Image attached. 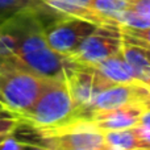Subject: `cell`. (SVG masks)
I'll return each instance as SVG.
<instances>
[{"label":"cell","instance_id":"1","mask_svg":"<svg viewBox=\"0 0 150 150\" xmlns=\"http://www.w3.org/2000/svg\"><path fill=\"white\" fill-rule=\"evenodd\" d=\"M55 17L24 12L1 24L0 29L12 40L15 58L24 69L47 79H65L66 57L52 50L44 32L45 24Z\"/></svg>","mask_w":150,"mask_h":150},{"label":"cell","instance_id":"2","mask_svg":"<svg viewBox=\"0 0 150 150\" xmlns=\"http://www.w3.org/2000/svg\"><path fill=\"white\" fill-rule=\"evenodd\" d=\"M20 121L34 129H57L79 121L65 79H50L36 103L20 116Z\"/></svg>","mask_w":150,"mask_h":150},{"label":"cell","instance_id":"3","mask_svg":"<svg viewBox=\"0 0 150 150\" xmlns=\"http://www.w3.org/2000/svg\"><path fill=\"white\" fill-rule=\"evenodd\" d=\"M49 82L47 78L18 66L0 69V101L21 116L32 108Z\"/></svg>","mask_w":150,"mask_h":150},{"label":"cell","instance_id":"4","mask_svg":"<svg viewBox=\"0 0 150 150\" xmlns=\"http://www.w3.org/2000/svg\"><path fill=\"white\" fill-rule=\"evenodd\" d=\"M65 82L67 84L79 120H86V109L96 93L113 84L93 66L74 62L67 57L65 65Z\"/></svg>","mask_w":150,"mask_h":150},{"label":"cell","instance_id":"5","mask_svg":"<svg viewBox=\"0 0 150 150\" xmlns=\"http://www.w3.org/2000/svg\"><path fill=\"white\" fill-rule=\"evenodd\" d=\"M96 26V24L83 18L61 15L45 24L44 32L52 50L62 57H69Z\"/></svg>","mask_w":150,"mask_h":150},{"label":"cell","instance_id":"6","mask_svg":"<svg viewBox=\"0 0 150 150\" xmlns=\"http://www.w3.org/2000/svg\"><path fill=\"white\" fill-rule=\"evenodd\" d=\"M121 46L122 37L117 26L98 25L67 58L83 65H95L120 53Z\"/></svg>","mask_w":150,"mask_h":150},{"label":"cell","instance_id":"7","mask_svg":"<svg viewBox=\"0 0 150 150\" xmlns=\"http://www.w3.org/2000/svg\"><path fill=\"white\" fill-rule=\"evenodd\" d=\"M125 104H142L150 108V87L142 82L112 84L101 90L87 107L84 119L90 120L91 115L98 111H105Z\"/></svg>","mask_w":150,"mask_h":150},{"label":"cell","instance_id":"8","mask_svg":"<svg viewBox=\"0 0 150 150\" xmlns=\"http://www.w3.org/2000/svg\"><path fill=\"white\" fill-rule=\"evenodd\" d=\"M148 107L142 104H125L105 111H98L91 115L90 120L100 132H112L133 128L140 122L142 112Z\"/></svg>","mask_w":150,"mask_h":150},{"label":"cell","instance_id":"9","mask_svg":"<svg viewBox=\"0 0 150 150\" xmlns=\"http://www.w3.org/2000/svg\"><path fill=\"white\" fill-rule=\"evenodd\" d=\"M90 66H93L99 73L104 75L108 80H111L113 84L138 82L137 78H136L134 70L122 58L121 53H117V54L112 55V57L107 58V59L101 61V62Z\"/></svg>","mask_w":150,"mask_h":150},{"label":"cell","instance_id":"10","mask_svg":"<svg viewBox=\"0 0 150 150\" xmlns=\"http://www.w3.org/2000/svg\"><path fill=\"white\" fill-rule=\"evenodd\" d=\"M24 12H37L46 16L62 15L42 0H0V25Z\"/></svg>","mask_w":150,"mask_h":150},{"label":"cell","instance_id":"11","mask_svg":"<svg viewBox=\"0 0 150 150\" xmlns=\"http://www.w3.org/2000/svg\"><path fill=\"white\" fill-rule=\"evenodd\" d=\"M120 53H121L122 58L129 63L130 67L134 70L138 82H142L146 84L150 80V63L142 47L122 40V46Z\"/></svg>","mask_w":150,"mask_h":150},{"label":"cell","instance_id":"12","mask_svg":"<svg viewBox=\"0 0 150 150\" xmlns=\"http://www.w3.org/2000/svg\"><path fill=\"white\" fill-rule=\"evenodd\" d=\"M103 134L105 144L111 148L124 150H150V146L138 137L133 128L104 132Z\"/></svg>","mask_w":150,"mask_h":150},{"label":"cell","instance_id":"13","mask_svg":"<svg viewBox=\"0 0 150 150\" xmlns=\"http://www.w3.org/2000/svg\"><path fill=\"white\" fill-rule=\"evenodd\" d=\"M132 0H91L88 7L104 16H111L130 9Z\"/></svg>","mask_w":150,"mask_h":150},{"label":"cell","instance_id":"14","mask_svg":"<svg viewBox=\"0 0 150 150\" xmlns=\"http://www.w3.org/2000/svg\"><path fill=\"white\" fill-rule=\"evenodd\" d=\"M20 122V116L7 108H0V142L11 136Z\"/></svg>","mask_w":150,"mask_h":150},{"label":"cell","instance_id":"15","mask_svg":"<svg viewBox=\"0 0 150 150\" xmlns=\"http://www.w3.org/2000/svg\"><path fill=\"white\" fill-rule=\"evenodd\" d=\"M119 29H120L121 33L128 34V36H132V37H136V38H138V40H142V41H145L146 44L150 45V26H148V28H141V29L120 26Z\"/></svg>","mask_w":150,"mask_h":150},{"label":"cell","instance_id":"16","mask_svg":"<svg viewBox=\"0 0 150 150\" xmlns=\"http://www.w3.org/2000/svg\"><path fill=\"white\" fill-rule=\"evenodd\" d=\"M130 9L150 20V0H132Z\"/></svg>","mask_w":150,"mask_h":150},{"label":"cell","instance_id":"17","mask_svg":"<svg viewBox=\"0 0 150 150\" xmlns=\"http://www.w3.org/2000/svg\"><path fill=\"white\" fill-rule=\"evenodd\" d=\"M23 148H24L23 142L18 141L13 136V133L11 136H8V137H5L0 142V150H23Z\"/></svg>","mask_w":150,"mask_h":150},{"label":"cell","instance_id":"18","mask_svg":"<svg viewBox=\"0 0 150 150\" xmlns=\"http://www.w3.org/2000/svg\"><path fill=\"white\" fill-rule=\"evenodd\" d=\"M133 129H134V132L137 133L138 137H140L144 142H146L150 146V128L145 127V125L137 124L136 127H133Z\"/></svg>","mask_w":150,"mask_h":150},{"label":"cell","instance_id":"19","mask_svg":"<svg viewBox=\"0 0 150 150\" xmlns=\"http://www.w3.org/2000/svg\"><path fill=\"white\" fill-rule=\"evenodd\" d=\"M140 125H145V127H149L150 128V108H146L145 111L142 112L140 117Z\"/></svg>","mask_w":150,"mask_h":150},{"label":"cell","instance_id":"20","mask_svg":"<svg viewBox=\"0 0 150 150\" xmlns=\"http://www.w3.org/2000/svg\"><path fill=\"white\" fill-rule=\"evenodd\" d=\"M23 145H24L23 150H52V149L45 148V146L36 145V144H25V142H23Z\"/></svg>","mask_w":150,"mask_h":150},{"label":"cell","instance_id":"21","mask_svg":"<svg viewBox=\"0 0 150 150\" xmlns=\"http://www.w3.org/2000/svg\"><path fill=\"white\" fill-rule=\"evenodd\" d=\"M107 150H124V149H117V148H111V146H108Z\"/></svg>","mask_w":150,"mask_h":150},{"label":"cell","instance_id":"22","mask_svg":"<svg viewBox=\"0 0 150 150\" xmlns=\"http://www.w3.org/2000/svg\"><path fill=\"white\" fill-rule=\"evenodd\" d=\"M0 108H5V107L3 105V104H1V101H0Z\"/></svg>","mask_w":150,"mask_h":150},{"label":"cell","instance_id":"23","mask_svg":"<svg viewBox=\"0 0 150 150\" xmlns=\"http://www.w3.org/2000/svg\"><path fill=\"white\" fill-rule=\"evenodd\" d=\"M146 84H148V86H149V87H150V80H149V82H148V83H146Z\"/></svg>","mask_w":150,"mask_h":150}]
</instances>
